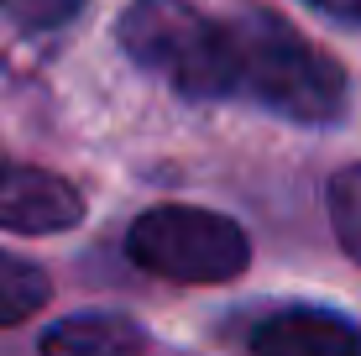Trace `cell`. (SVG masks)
Masks as SVG:
<instances>
[{
  "label": "cell",
  "instance_id": "cell-1",
  "mask_svg": "<svg viewBox=\"0 0 361 356\" xmlns=\"http://www.w3.org/2000/svg\"><path fill=\"white\" fill-rule=\"evenodd\" d=\"M235 37V94H252L257 105L278 110L288 121L319 126L335 121L345 105V73L330 53H319L288 21L252 11L231 27Z\"/></svg>",
  "mask_w": 361,
  "mask_h": 356
},
{
  "label": "cell",
  "instance_id": "cell-2",
  "mask_svg": "<svg viewBox=\"0 0 361 356\" xmlns=\"http://www.w3.org/2000/svg\"><path fill=\"white\" fill-rule=\"evenodd\" d=\"M121 47L189 100L235 94V37L189 0H131L121 16Z\"/></svg>",
  "mask_w": 361,
  "mask_h": 356
},
{
  "label": "cell",
  "instance_id": "cell-3",
  "mask_svg": "<svg viewBox=\"0 0 361 356\" xmlns=\"http://www.w3.org/2000/svg\"><path fill=\"white\" fill-rule=\"evenodd\" d=\"M126 252L136 267L173 283H226L246 267V231L235 220L215 215V210H194V204H163L147 210L131 226Z\"/></svg>",
  "mask_w": 361,
  "mask_h": 356
},
{
  "label": "cell",
  "instance_id": "cell-4",
  "mask_svg": "<svg viewBox=\"0 0 361 356\" xmlns=\"http://www.w3.org/2000/svg\"><path fill=\"white\" fill-rule=\"evenodd\" d=\"M84 194L68 178L47 173V168H21L0 163V226L21 231V236H58V231L79 226Z\"/></svg>",
  "mask_w": 361,
  "mask_h": 356
},
{
  "label": "cell",
  "instance_id": "cell-5",
  "mask_svg": "<svg viewBox=\"0 0 361 356\" xmlns=\"http://www.w3.org/2000/svg\"><path fill=\"white\" fill-rule=\"evenodd\" d=\"M252 351L262 356H356L361 330L325 309H283L252 330Z\"/></svg>",
  "mask_w": 361,
  "mask_h": 356
},
{
  "label": "cell",
  "instance_id": "cell-6",
  "mask_svg": "<svg viewBox=\"0 0 361 356\" xmlns=\"http://www.w3.org/2000/svg\"><path fill=\"white\" fill-rule=\"evenodd\" d=\"M147 346V336L121 314H79L68 325H53L42 336V351H73V356H121Z\"/></svg>",
  "mask_w": 361,
  "mask_h": 356
},
{
  "label": "cell",
  "instance_id": "cell-7",
  "mask_svg": "<svg viewBox=\"0 0 361 356\" xmlns=\"http://www.w3.org/2000/svg\"><path fill=\"white\" fill-rule=\"evenodd\" d=\"M47 293H53V283L42 267L16 252H0V325H21L47 304Z\"/></svg>",
  "mask_w": 361,
  "mask_h": 356
},
{
  "label": "cell",
  "instance_id": "cell-8",
  "mask_svg": "<svg viewBox=\"0 0 361 356\" xmlns=\"http://www.w3.org/2000/svg\"><path fill=\"white\" fill-rule=\"evenodd\" d=\"M330 226L335 236H341V247L351 262H361V163L341 168V173L330 178Z\"/></svg>",
  "mask_w": 361,
  "mask_h": 356
},
{
  "label": "cell",
  "instance_id": "cell-9",
  "mask_svg": "<svg viewBox=\"0 0 361 356\" xmlns=\"http://www.w3.org/2000/svg\"><path fill=\"white\" fill-rule=\"evenodd\" d=\"M79 6L84 0H0V11H11V16L27 21V27H58V21H68Z\"/></svg>",
  "mask_w": 361,
  "mask_h": 356
},
{
  "label": "cell",
  "instance_id": "cell-10",
  "mask_svg": "<svg viewBox=\"0 0 361 356\" xmlns=\"http://www.w3.org/2000/svg\"><path fill=\"white\" fill-rule=\"evenodd\" d=\"M314 11H325V16H341V21H356L361 27V0H309Z\"/></svg>",
  "mask_w": 361,
  "mask_h": 356
}]
</instances>
